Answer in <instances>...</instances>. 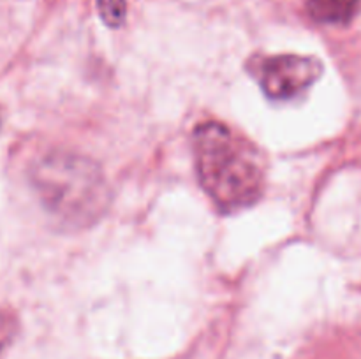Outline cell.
Returning <instances> with one entry per match:
<instances>
[{
  "mask_svg": "<svg viewBox=\"0 0 361 359\" xmlns=\"http://www.w3.org/2000/svg\"><path fill=\"white\" fill-rule=\"evenodd\" d=\"M201 187L222 213L254 206L267 185V162L259 148L221 122H203L192 134Z\"/></svg>",
  "mask_w": 361,
  "mask_h": 359,
  "instance_id": "1",
  "label": "cell"
},
{
  "mask_svg": "<svg viewBox=\"0 0 361 359\" xmlns=\"http://www.w3.org/2000/svg\"><path fill=\"white\" fill-rule=\"evenodd\" d=\"M42 208L67 229L95 224L109 206V187L99 164L73 151H49L30 171Z\"/></svg>",
  "mask_w": 361,
  "mask_h": 359,
  "instance_id": "2",
  "label": "cell"
},
{
  "mask_svg": "<svg viewBox=\"0 0 361 359\" xmlns=\"http://www.w3.org/2000/svg\"><path fill=\"white\" fill-rule=\"evenodd\" d=\"M249 70L268 99L289 101L305 94L319 80L323 65L314 56L275 55L254 60Z\"/></svg>",
  "mask_w": 361,
  "mask_h": 359,
  "instance_id": "3",
  "label": "cell"
},
{
  "mask_svg": "<svg viewBox=\"0 0 361 359\" xmlns=\"http://www.w3.org/2000/svg\"><path fill=\"white\" fill-rule=\"evenodd\" d=\"M360 0H307L310 18L323 25H345L358 13Z\"/></svg>",
  "mask_w": 361,
  "mask_h": 359,
  "instance_id": "4",
  "label": "cell"
},
{
  "mask_svg": "<svg viewBox=\"0 0 361 359\" xmlns=\"http://www.w3.org/2000/svg\"><path fill=\"white\" fill-rule=\"evenodd\" d=\"M101 20L108 27L118 28L126 23L127 2L126 0H95Z\"/></svg>",
  "mask_w": 361,
  "mask_h": 359,
  "instance_id": "5",
  "label": "cell"
},
{
  "mask_svg": "<svg viewBox=\"0 0 361 359\" xmlns=\"http://www.w3.org/2000/svg\"><path fill=\"white\" fill-rule=\"evenodd\" d=\"M14 336V322L6 312L0 310V354L4 352V348L9 345V341Z\"/></svg>",
  "mask_w": 361,
  "mask_h": 359,
  "instance_id": "6",
  "label": "cell"
}]
</instances>
